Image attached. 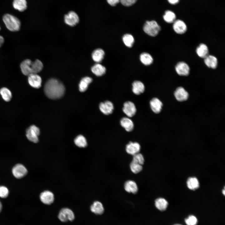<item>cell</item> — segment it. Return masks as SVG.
Returning <instances> with one entry per match:
<instances>
[{"label":"cell","instance_id":"cell-20","mask_svg":"<svg viewBox=\"0 0 225 225\" xmlns=\"http://www.w3.org/2000/svg\"><path fill=\"white\" fill-rule=\"evenodd\" d=\"M145 90V86L142 82L135 81L132 84V91L135 94L138 95L142 93Z\"/></svg>","mask_w":225,"mask_h":225},{"label":"cell","instance_id":"cell-29","mask_svg":"<svg viewBox=\"0 0 225 225\" xmlns=\"http://www.w3.org/2000/svg\"><path fill=\"white\" fill-rule=\"evenodd\" d=\"M140 58L141 62L146 65L151 64L152 63L153 61L152 56L147 52L142 53L140 55Z\"/></svg>","mask_w":225,"mask_h":225},{"label":"cell","instance_id":"cell-45","mask_svg":"<svg viewBox=\"0 0 225 225\" xmlns=\"http://www.w3.org/2000/svg\"><path fill=\"white\" fill-rule=\"evenodd\" d=\"M173 225H181L180 224H174Z\"/></svg>","mask_w":225,"mask_h":225},{"label":"cell","instance_id":"cell-6","mask_svg":"<svg viewBox=\"0 0 225 225\" xmlns=\"http://www.w3.org/2000/svg\"><path fill=\"white\" fill-rule=\"evenodd\" d=\"M58 218L61 221L63 222L68 221H72L75 218V215L73 212L70 209L64 208L60 211Z\"/></svg>","mask_w":225,"mask_h":225},{"label":"cell","instance_id":"cell-10","mask_svg":"<svg viewBox=\"0 0 225 225\" xmlns=\"http://www.w3.org/2000/svg\"><path fill=\"white\" fill-rule=\"evenodd\" d=\"M175 69L177 73L179 75L187 76L189 73V67L184 62H181L178 63L175 66Z\"/></svg>","mask_w":225,"mask_h":225},{"label":"cell","instance_id":"cell-38","mask_svg":"<svg viewBox=\"0 0 225 225\" xmlns=\"http://www.w3.org/2000/svg\"><path fill=\"white\" fill-rule=\"evenodd\" d=\"M8 194L9 191L8 188L4 186H0V198H6Z\"/></svg>","mask_w":225,"mask_h":225},{"label":"cell","instance_id":"cell-37","mask_svg":"<svg viewBox=\"0 0 225 225\" xmlns=\"http://www.w3.org/2000/svg\"><path fill=\"white\" fill-rule=\"evenodd\" d=\"M132 161L142 165L144 162L143 155L139 152L133 155Z\"/></svg>","mask_w":225,"mask_h":225},{"label":"cell","instance_id":"cell-12","mask_svg":"<svg viewBox=\"0 0 225 225\" xmlns=\"http://www.w3.org/2000/svg\"><path fill=\"white\" fill-rule=\"evenodd\" d=\"M40 199L43 203L46 205H50L54 201V196L51 192L45 191L40 194Z\"/></svg>","mask_w":225,"mask_h":225},{"label":"cell","instance_id":"cell-11","mask_svg":"<svg viewBox=\"0 0 225 225\" xmlns=\"http://www.w3.org/2000/svg\"><path fill=\"white\" fill-rule=\"evenodd\" d=\"M28 81L32 87L38 88L41 86L42 79L37 74H33L28 76Z\"/></svg>","mask_w":225,"mask_h":225},{"label":"cell","instance_id":"cell-39","mask_svg":"<svg viewBox=\"0 0 225 225\" xmlns=\"http://www.w3.org/2000/svg\"><path fill=\"white\" fill-rule=\"evenodd\" d=\"M137 0H120L121 4L125 6H130L134 4Z\"/></svg>","mask_w":225,"mask_h":225},{"label":"cell","instance_id":"cell-24","mask_svg":"<svg viewBox=\"0 0 225 225\" xmlns=\"http://www.w3.org/2000/svg\"><path fill=\"white\" fill-rule=\"evenodd\" d=\"M91 71L92 73L96 76H100L105 74L106 69L103 65L97 63L92 67Z\"/></svg>","mask_w":225,"mask_h":225},{"label":"cell","instance_id":"cell-27","mask_svg":"<svg viewBox=\"0 0 225 225\" xmlns=\"http://www.w3.org/2000/svg\"><path fill=\"white\" fill-rule=\"evenodd\" d=\"M13 6L16 9L22 12L27 8V3L26 0H14Z\"/></svg>","mask_w":225,"mask_h":225},{"label":"cell","instance_id":"cell-18","mask_svg":"<svg viewBox=\"0 0 225 225\" xmlns=\"http://www.w3.org/2000/svg\"><path fill=\"white\" fill-rule=\"evenodd\" d=\"M124 188L128 192L136 194L138 191V188L136 183L132 180H129L125 183Z\"/></svg>","mask_w":225,"mask_h":225},{"label":"cell","instance_id":"cell-21","mask_svg":"<svg viewBox=\"0 0 225 225\" xmlns=\"http://www.w3.org/2000/svg\"><path fill=\"white\" fill-rule=\"evenodd\" d=\"M120 124L127 132L132 131L134 128V124L132 121L129 118L124 117L120 120Z\"/></svg>","mask_w":225,"mask_h":225},{"label":"cell","instance_id":"cell-33","mask_svg":"<svg viewBox=\"0 0 225 225\" xmlns=\"http://www.w3.org/2000/svg\"><path fill=\"white\" fill-rule=\"evenodd\" d=\"M74 142L76 146L80 148H84L87 145L86 139L81 135H79L76 137Z\"/></svg>","mask_w":225,"mask_h":225},{"label":"cell","instance_id":"cell-34","mask_svg":"<svg viewBox=\"0 0 225 225\" xmlns=\"http://www.w3.org/2000/svg\"><path fill=\"white\" fill-rule=\"evenodd\" d=\"M122 40L125 45L127 47L131 48L134 42V38L131 34H126L122 37Z\"/></svg>","mask_w":225,"mask_h":225},{"label":"cell","instance_id":"cell-8","mask_svg":"<svg viewBox=\"0 0 225 225\" xmlns=\"http://www.w3.org/2000/svg\"><path fill=\"white\" fill-rule=\"evenodd\" d=\"M12 172L15 177L19 179L25 176L27 174L28 171L23 165L18 164L12 168Z\"/></svg>","mask_w":225,"mask_h":225},{"label":"cell","instance_id":"cell-31","mask_svg":"<svg viewBox=\"0 0 225 225\" xmlns=\"http://www.w3.org/2000/svg\"><path fill=\"white\" fill-rule=\"evenodd\" d=\"M0 94L3 99L6 102L9 101L12 98L11 92L6 87L2 88L0 89Z\"/></svg>","mask_w":225,"mask_h":225},{"label":"cell","instance_id":"cell-15","mask_svg":"<svg viewBox=\"0 0 225 225\" xmlns=\"http://www.w3.org/2000/svg\"><path fill=\"white\" fill-rule=\"evenodd\" d=\"M176 99L179 102L186 100L188 97V92L182 87L178 88L174 93Z\"/></svg>","mask_w":225,"mask_h":225},{"label":"cell","instance_id":"cell-35","mask_svg":"<svg viewBox=\"0 0 225 225\" xmlns=\"http://www.w3.org/2000/svg\"><path fill=\"white\" fill-rule=\"evenodd\" d=\"M142 165L132 161L130 165V168L132 172L136 174L142 170Z\"/></svg>","mask_w":225,"mask_h":225},{"label":"cell","instance_id":"cell-44","mask_svg":"<svg viewBox=\"0 0 225 225\" xmlns=\"http://www.w3.org/2000/svg\"><path fill=\"white\" fill-rule=\"evenodd\" d=\"M225 190L224 189L222 190V193L224 195H225Z\"/></svg>","mask_w":225,"mask_h":225},{"label":"cell","instance_id":"cell-3","mask_svg":"<svg viewBox=\"0 0 225 225\" xmlns=\"http://www.w3.org/2000/svg\"><path fill=\"white\" fill-rule=\"evenodd\" d=\"M3 20L7 28L10 31L15 32L19 30L21 25L20 22L16 17L7 14L3 16Z\"/></svg>","mask_w":225,"mask_h":225},{"label":"cell","instance_id":"cell-14","mask_svg":"<svg viewBox=\"0 0 225 225\" xmlns=\"http://www.w3.org/2000/svg\"><path fill=\"white\" fill-rule=\"evenodd\" d=\"M173 23V29L176 32L179 34H182L186 32L187 27L183 21L178 19L175 20Z\"/></svg>","mask_w":225,"mask_h":225},{"label":"cell","instance_id":"cell-36","mask_svg":"<svg viewBox=\"0 0 225 225\" xmlns=\"http://www.w3.org/2000/svg\"><path fill=\"white\" fill-rule=\"evenodd\" d=\"M185 222L187 225H197L198 220L195 216L190 215L185 219Z\"/></svg>","mask_w":225,"mask_h":225},{"label":"cell","instance_id":"cell-7","mask_svg":"<svg viewBox=\"0 0 225 225\" xmlns=\"http://www.w3.org/2000/svg\"><path fill=\"white\" fill-rule=\"evenodd\" d=\"M65 23L67 25L73 26L78 24L79 21V17L77 13L73 11H70L64 17Z\"/></svg>","mask_w":225,"mask_h":225},{"label":"cell","instance_id":"cell-25","mask_svg":"<svg viewBox=\"0 0 225 225\" xmlns=\"http://www.w3.org/2000/svg\"><path fill=\"white\" fill-rule=\"evenodd\" d=\"M92 81V79L87 77L82 78L79 84V89L81 92H84L87 89L88 86Z\"/></svg>","mask_w":225,"mask_h":225},{"label":"cell","instance_id":"cell-22","mask_svg":"<svg viewBox=\"0 0 225 225\" xmlns=\"http://www.w3.org/2000/svg\"><path fill=\"white\" fill-rule=\"evenodd\" d=\"M204 58L205 63L208 67L213 69L216 68L218 60L216 57L212 55H208Z\"/></svg>","mask_w":225,"mask_h":225},{"label":"cell","instance_id":"cell-43","mask_svg":"<svg viewBox=\"0 0 225 225\" xmlns=\"http://www.w3.org/2000/svg\"><path fill=\"white\" fill-rule=\"evenodd\" d=\"M2 204L1 203V201L0 200V213L1 212V211L2 210Z\"/></svg>","mask_w":225,"mask_h":225},{"label":"cell","instance_id":"cell-41","mask_svg":"<svg viewBox=\"0 0 225 225\" xmlns=\"http://www.w3.org/2000/svg\"><path fill=\"white\" fill-rule=\"evenodd\" d=\"M168 1L170 4L175 5L178 3L179 0H168Z\"/></svg>","mask_w":225,"mask_h":225},{"label":"cell","instance_id":"cell-26","mask_svg":"<svg viewBox=\"0 0 225 225\" xmlns=\"http://www.w3.org/2000/svg\"><path fill=\"white\" fill-rule=\"evenodd\" d=\"M196 52L200 57L204 58L208 55V49L206 45L201 43L197 48Z\"/></svg>","mask_w":225,"mask_h":225},{"label":"cell","instance_id":"cell-13","mask_svg":"<svg viewBox=\"0 0 225 225\" xmlns=\"http://www.w3.org/2000/svg\"><path fill=\"white\" fill-rule=\"evenodd\" d=\"M99 108L100 111L104 114L108 115L112 112L114 106L110 101H106L100 103Z\"/></svg>","mask_w":225,"mask_h":225},{"label":"cell","instance_id":"cell-2","mask_svg":"<svg viewBox=\"0 0 225 225\" xmlns=\"http://www.w3.org/2000/svg\"><path fill=\"white\" fill-rule=\"evenodd\" d=\"M20 67L22 73L28 76L33 74H37L40 72L43 68V64L38 59L32 62L30 60L27 59L21 63Z\"/></svg>","mask_w":225,"mask_h":225},{"label":"cell","instance_id":"cell-1","mask_svg":"<svg viewBox=\"0 0 225 225\" xmlns=\"http://www.w3.org/2000/svg\"><path fill=\"white\" fill-rule=\"evenodd\" d=\"M65 91V88L63 83L54 78L48 80L44 87V92L46 95L51 99L61 98L64 95Z\"/></svg>","mask_w":225,"mask_h":225},{"label":"cell","instance_id":"cell-5","mask_svg":"<svg viewBox=\"0 0 225 225\" xmlns=\"http://www.w3.org/2000/svg\"><path fill=\"white\" fill-rule=\"evenodd\" d=\"M39 129L35 125H32L26 130V136L28 139L34 143L38 141V136L39 135Z\"/></svg>","mask_w":225,"mask_h":225},{"label":"cell","instance_id":"cell-40","mask_svg":"<svg viewBox=\"0 0 225 225\" xmlns=\"http://www.w3.org/2000/svg\"><path fill=\"white\" fill-rule=\"evenodd\" d=\"M108 3L110 5L115 6L120 2V0H107Z\"/></svg>","mask_w":225,"mask_h":225},{"label":"cell","instance_id":"cell-9","mask_svg":"<svg viewBox=\"0 0 225 225\" xmlns=\"http://www.w3.org/2000/svg\"><path fill=\"white\" fill-rule=\"evenodd\" d=\"M123 112L127 116L132 117L135 115L136 112V108L134 103L131 101L125 102L122 108Z\"/></svg>","mask_w":225,"mask_h":225},{"label":"cell","instance_id":"cell-32","mask_svg":"<svg viewBox=\"0 0 225 225\" xmlns=\"http://www.w3.org/2000/svg\"><path fill=\"white\" fill-rule=\"evenodd\" d=\"M188 188L192 190L198 188L199 186V183L198 179L195 177L189 178L187 181Z\"/></svg>","mask_w":225,"mask_h":225},{"label":"cell","instance_id":"cell-42","mask_svg":"<svg viewBox=\"0 0 225 225\" xmlns=\"http://www.w3.org/2000/svg\"><path fill=\"white\" fill-rule=\"evenodd\" d=\"M4 42V39L0 35V47L2 46Z\"/></svg>","mask_w":225,"mask_h":225},{"label":"cell","instance_id":"cell-23","mask_svg":"<svg viewBox=\"0 0 225 225\" xmlns=\"http://www.w3.org/2000/svg\"><path fill=\"white\" fill-rule=\"evenodd\" d=\"M105 53L104 51L100 48L94 50L92 52V56L93 60L96 62H100L103 59Z\"/></svg>","mask_w":225,"mask_h":225},{"label":"cell","instance_id":"cell-19","mask_svg":"<svg viewBox=\"0 0 225 225\" xmlns=\"http://www.w3.org/2000/svg\"><path fill=\"white\" fill-rule=\"evenodd\" d=\"M91 211L97 215L102 214L104 212V208L102 204L100 202H94L90 207Z\"/></svg>","mask_w":225,"mask_h":225},{"label":"cell","instance_id":"cell-4","mask_svg":"<svg viewBox=\"0 0 225 225\" xmlns=\"http://www.w3.org/2000/svg\"><path fill=\"white\" fill-rule=\"evenodd\" d=\"M143 29L148 35L153 37L156 36L161 29V28L155 21H147L145 23Z\"/></svg>","mask_w":225,"mask_h":225},{"label":"cell","instance_id":"cell-46","mask_svg":"<svg viewBox=\"0 0 225 225\" xmlns=\"http://www.w3.org/2000/svg\"></svg>","mask_w":225,"mask_h":225},{"label":"cell","instance_id":"cell-16","mask_svg":"<svg viewBox=\"0 0 225 225\" xmlns=\"http://www.w3.org/2000/svg\"><path fill=\"white\" fill-rule=\"evenodd\" d=\"M140 148V145L139 143L131 142L126 145L125 149L128 153L133 156L139 153Z\"/></svg>","mask_w":225,"mask_h":225},{"label":"cell","instance_id":"cell-28","mask_svg":"<svg viewBox=\"0 0 225 225\" xmlns=\"http://www.w3.org/2000/svg\"><path fill=\"white\" fill-rule=\"evenodd\" d=\"M156 208L161 211H165L167 208L168 203L167 201L163 198H157L155 201Z\"/></svg>","mask_w":225,"mask_h":225},{"label":"cell","instance_id":"cell-17","mask_svg":"<svg viewBox=\"0 0 225 225\" xmlns=\"http://www.w3.org/2000/svg\"><path fill=\"white\" fill-rule=\"evenodd\" d=\"M150 106L152 111L156 113H159L161 111L162 103L156 98H152L150 101Z\"/></svg>","mask_w":225,"mask_h":225},{"label":"cell","instance_id":"cell-30","mask_svg":"<svg viewBox=\"0 0 225 225\" xmlns=\"http://www.w3.org/2000/svg\"><path fill=\"white\" fill-rule=\"evenodd\" d=\"M176 16L175 13L171 10H167L163 16L164 20L167 22H173L176 20Z\"/></svg>","mask_w":225,"mask_h":225}]
</instances>
